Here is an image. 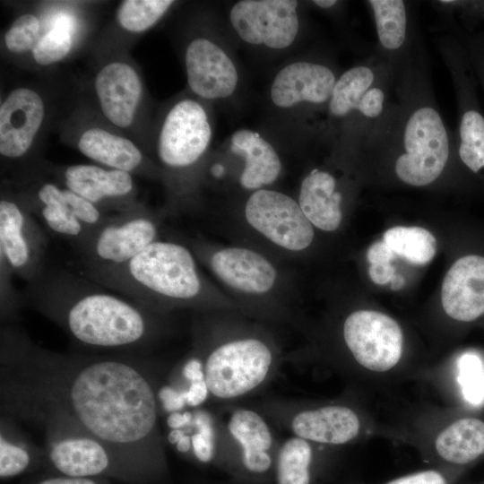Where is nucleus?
<instances>
[{"instance_id": "obj_26", "label": "nucleus", "mask_w": 484, "mask_h": 484, "mask_svg": "<svg viewBox=\"0 0 484 484\" xmlns=\"http://www.w3.org/2000/svg\"><path fill=\"white\" fill-rule=\"evenodd\" d=\"M231 151L243 158L244 167L238 177L240 186L255 192L273 184L281 172V161L274 148L248 129L235 132L231 137Z\"/></svg>"}, {"instance_id": "obj_8", "label": "nucleus", "mask_w": 484, "mask_h": 484, "mask_svg": "<svg viewBox=\"0 0 484 484\" xmlns=\"http://www.w3.org/2000/svg\"><path fill=\"white\" fill-rule=\"evenodd\" d=\"M247 241L242 243L278 261L292 260L315 240V228L298 201L277 190L263 188L247 197L240 219H236ZM239 243V242H238Z\"/></svg>"}, {"instance_id": "obj_29", "label": "nucleus", "mask_w": 484, "mask_h": 484, "mask_svg": "<svg viewBox=\"0 0 484 484\" xmlns=\"http://www.w3.org/2000/svg\"><path fill=\"white\" fill-rule=\"evenodd\" d=\"M24 204H55L69 209L91 231L102 224L108 217L99 208L74 192L57 184L42 181L36 186L23 188L15 194Z\"/></svg>"}, {"instance_id": "obj_35", "label": "nucleus", "mask_w": 484, "mask_h": 484, "mask_svg": "<svg viewBox=\"0 0 484 484\" xmlns=\"http://www.w3.org/2000/svg\"><path fill=\"white\" fill-rule=\"evenodd\" d=\"M458 381L464 399L472 405L484 402V366L479 356L464 353L458 360Z\"/></svg>"}, {"instance_id": "obj_46", "label": "nucleus", "mask_w": 484, "mask_h": 484, "mask_svg": "<svg viewBox=\"0 0 484 484\" xmlns=\"http://www.w3.org/2000/svg\"><path fill=\"white\" fill-rule=\"evenodd\" d=\"M368 274L373 282L385 285L395 277V270L392 263L372 264H369Z\"/></svg>"}, {"instance_id": "obj_32", "label": "nucleus", "mask_w": 484, "mask_h": 484, "mask_svg": "<svg viewBox=\"0 0 484 484\" xmlns=\"http://www.w3.org/2000/svg\"><path fill=\"white\" fill-rule=\"evenodd\" d=\"M383 241L396 255L413 264H426L436 255V240L431 232L420 227H393L384 234Z\"/></svg>"}, {"instance_id": "obj_40", "label": "nucleus", "mask_w": 484, "mask_h": 484, "mask_svg": "<svg viewBox=\"0 0 484 484\" xmlns=\"http://www.w3.org/2000/svg\"><path fill=\"white\" fill-rule=\"evenodd\" d=\"M384 484H452V477L445 467L433 468L408 473Z\"/></svg>"}, {"instance_id": "obj_44", "label": "nucleus", "mask_w": 484, "mask_h": 484, "mask_svg": "<svg viewBox=\"0 0 484 484\" xmlns=\"http://www.w3.org/2000/svg\"><path fill=\"white\" fill-rule=\"evenodd\" d=\"M31 484H108L104 478H75L54 473Z\"/></svg>"}, {"instance_id": "obj_34", "label": "nucleus", "mask_w": 484, "mask_h": 484, "mask_svg": "<svg viewBox=\"0 0 484 484\" xmlns=\"http://www.w3.org/2000/svg\"><path fill=\"white\" fill-rule=\"evenodd\" d=\"M174 4L169 0H125L119 5L117 20L130 32H143L151 28Z\"/></svg>"}, {"instance_id": "obj_11", "label": "nucleus", "mask_w": 484, "mask_h": 484, "mask_svg": "<svg viewBox=\"0 0 484 484\" xmlns=\"http://www.w3.org/2000/svg\"><path fill=\"white\" fill-rule=\"evenodd\" d=\"M44 434L43 460L54 473L75 478H117L140 482L119 456L99 439L57 422L39 426Z\"/></svg>"}, {"instance_id": "obj_49", "label": "nucleus", "mask_w": 484, "mask_h": 484, "mask_svg": "<svg viewBox=\"0 0 484 484\" xmlns=\"http://www.w3.org/2000/svg\"><path fill=\"white\" fill-rule=\"evenodd\" d=\"M186 432L187 430L186 428L171 429L168 435V441L171 445H176L181 439V437L186 434Z\"/></svg>"}, {"instance_id": "obj_9", "label": "nucleus", "mask_w": 484, "mask_h": 484, "mask_svg": "<svg viewBox=\"0 0 484 484\" xmlns=\"http://www.w3.org/2000/svg\"><path fill=\"white\" fill-rule=\"evenodd\" d=\"M163 218L146 207H134L108 216L74 246L88 276L117 268L160 238Z\"/></svg>"}, {"instance_id": "obj_14", "label": "nucleus", "mask_w": 484, "mask_h": 484, "mask_svg": "<svg viewBox=\"0 0 484 484\" xmlns=\"http://www.w3.org/2000/svg\"><path fill=\"white\" fill-rule=\"evenodd\" d=\"M212 129L203 108L193 99L176 103L167 114L158 141L162 165L173 170L189 169L208 148Z\"/></svg>"}, {"instance_id": "obj_2", "label": "nucleus", "mask_w": 484, "mask_h": 484, "mask_svg": "<svg viewBox=\"0 0 484 484\" xmlns=\"http://www.w3.org/2000/svg\"><path fill=\"white\" fill-rule=\"evenodd\" d=\"M362 151L391 159L393 176L415 187L436 183L455 156L454 131L436 102L421 33L394 69L390 108Z\"/></svg>"}, {"instance_id": "obj_39", "label": "nucleus", "mask_w": 484, "mask_h": 484, "mask_svg": "<svg viewBox=\"0 0 484 484\" xmlns=\"http://www.w3.org/2000/svg\"><path fill=\"white\" fill-rule=\"evenodd\" d=\"M462 43L484 92V30L464 31L455 27L448 28Z\"/></svg>"}, {"instance_id": "obj_7", "label": "nucleus", "mask_w": 484, "mask_h": 484, "mask_svg": "<svg viewBox=\"0 0 484 484\" xmlns=\"http://www.w3.org/2000/svg\"><path fill=\"white\" fill-rule=\"evenodd\" d=\"M393 86V69L375 52L338 77L327 108L333 120L346 123L355 151H362L385 118Z\"/></svg>"}, {"instance_id": "obj_27", "label": "nucleus", "mask_w": 484, "mask_h": 484, "mask_svg": "<svg viewBox=\"0 0 484 484\" xmlns=\"http://www.w3.org/2000/svg\"><path fill=\"white\" fill-rule=\"evenodd\" d=\"M85 157L109 169L129 173L142 171L144 158L141 150L129 139L100 127L85 130L77 142Z\"/></svg>"}, {"instance_id": "obj_42", "label": "nucleus", "mask_w": 484, "mask_h": 484, "mask_svg": "<svg viewBox=\"0 0 484 484\" xmlns=\"http://www.w3.org/2000/svg\"><path fill=\"white\" fill-rule=\"evenodd\" d=\"M182 376L190 382L204 379L203 364L199 353L193 348L181 367Z\"/></svg>"}, {"instance_id": "obj_47", "label": "nucleus", "mask_w": 484, "mask_h": 484, "mask_svg": "<svg viewBox=\"0 0 484 484\" xmlns=\"http://www.w3.org/2000/svg\"><path fill=\"white\" fill-rule=\"evenodd\" d=\"M193 422V412L176 411L169 413L167 418V424L171 429L186 428Z\"/></svg>"}, {"instance_id": "obj_30", "label": "nucleus", "mask_w": 484, "mask_h": 484, "mask_svg": "<svg viewBox=\"0 0 484 484\" xmlns=\"http://www.w3.org/2000/svg\"><path fill=\"white\" fill-rule=\"evenodd\" d=\"M11 417L1 413L0 477L6 480L19 476L43 459L39 450L24 435Z\"/></svg>"}, {"instance_id": "obj_21", "label": "nucleus", "mask_w": 484, "mask_h": 484, "mask_svg": "<svg viewBox=\"0 0 484 484\" xmlns=\"http://www.w3.org/2000/svg\"><path fill=\"white\" fill-rule=\"evenodd\" d=\"M94 88L105 117L118 127H128L134 119L143 93L136 70L125 62H109L97 73Z\"/></svg>"}, {"instance_id": "obj_13", "label": "nucleus", "mask_w": 484, "mask_h": 484, "mask_svg": "<svg viewBox=\"0 0 484 484\" xmlns=\"http://www.w3.org/2000/svg\"><path fill=\"white\" fill-rule=\"evenodd\" d=\"M342 338L354 360L372 372H387L401 360L403 335L398 323L375 310L359 309L348 315Z\"/></svg>"}, {"instance_id": "obj_20", "label": "nucleus", "mask_w": 484, "mask_h": 484, "mask_svg": "<svg viewBox=\"0 0 484 484\" xmlns=\"http://www.w3.org/2000/svg\"><path fill=\"white\" fill-rule=\"evenodd\" d=\"M338 77L329 65L314 61H298L282 68L272 88V102L280 108L299 103L327 105Z\"/></svg>"}, {"instance_id": "obj_19", "label": "nucleus", "mask_w": 484, "mask_h": 484, "mask_svg": "<svg viewBox=\"0 0 484 484\" xmlns=\"http://www.w3.org/2000/svg\"><path fill=\"white\" fill-rule=\"evenodd\" d=\"M185 64L190 89L208 99L231 95L238 83L237 69L218 45L207 39H195L186 50Z\"/></svg>"}, {"instance_id": "obj_33", "label": "nucleus", "mask_w": 484, "mask_h": 484, "mask_svg": "<svg viewBox=\"0 0 484 484\" xmlns=\"http://www.w3.org/2000/svg\"><path fill=\"white\" fill-rule=\"evenodd\" d=\"M74 21L72 17L61 14L54 21L53 27L32 49V56L37 64L47 66L64 59L73 46V30Z\"/></svg>"}, {"instance_id": "obj_17", "label": "nucleus", "mask_w": 484, "mask_h": 484, "mask_svg": "<svg viewBox=\"0 0 484 484\" xmlns=\"http://www.w3.org/2000/svg\"><path fill=\"white\" fill-rule=\"evenodd\" d=\"M41 96L32 89L13 90L0 106V153L16 160L30 150L45 117Z\"/></svg>"}, {"instance_id": "obj_1", "label": "nucleus", "mask_w": 484, "mask_h": 484, "mask_svg": "<svg viewBox=\"0 0 484 484\" xmlns=\"http://www.w3.org/2000/svg\"><path fill=\"white\" fill-rule=\"evenodd\" d=\"M153 367L132 354L51 350L16 326L0 335L1 413L74 427L108 445L139 481L166 466Z\"/></svg>"}, {"instance_id": "obj_48", "label": "nucleus", "mask_w": 484, "mask_h": 484, "mask_svg": "<svg viewBox=\"0 0 484 484\" xmlns=\"http://www.w3.org/2000/svg\"><path fill=\"white\" fill-rule=\"evenodd\" d=\"M175 445L178 452L188 453L192 448L191 435L186 434Z\"/></svg>"}, {"instance_id": "obj_50", "label": "nucleus", "mask_w": 484, "mask_h": 484, "mask_svg": "<svg viewBox=\"0 0 484 484\" xmlns=\"http://www.w3.org/2000/svg\"><path fill=\"white\" fill-rule=\"evenodd\" d=\"M315 6L322 8V9H329L335 5L338 1L335 0H314L312 2Z\"/></svg>"}, {"instance_id": "obj_12", "label": "nucleus", "mask_w": 484, "mask_h": 484, "mask_svg": "<svg viewBox=\"0 0 484 484\" xmlns=\"http://www.w3.org/2000/svg\"><path fill=\"white\" fill-rule=\"evenodd\" d=\"M48 238L39 220L15 194L0 200V267L31 282L46 271Z\"/></svg>"}, {"instance_id": "obj_43", "label": "nucleus", "mask_w": 484, "mask_h": 484, "mask_svg": "<svg viewBox=\"0 0 484 484\" xmlns=\"http://www.w3.org/2000/svg\"><path fill=\"white\" fill-rule=\"evenodd\" d=\"M210 394L205 379L190 382L186 388V406L195 408L205 402Z\"/></svg>"}, {"instance_id": "obj_28", "label": "nucleus", "mask_w": 484, "mask_h": 484, "mask_svg": "<svg viewBox=\"0 0 484 484\" xmlns=\"http://www.w3.org/2000/svg\"><path fill=\"white\" fill-rule=\"evenodd\" d=\"M434 450L445 465H465L484 454V422L462 418L443 428L436 436Z\"/></svg>"}, {"instance_id": "obj_41", "label": "nucleus", "mask_w": 484, "mask_h": 484, "mask_svg": "<svg viewBox=\"0 0 484 484\" xmlns=\"http://www.w3.org/2000/svg\"><path fill=\"white\" fill-rule=\"evenodd\" d=\"M158 402L169 413L180 411L186 406V389L164 385L158 389Z\"/></svg>"}, {"instance_id": "obj_6", "label": "nucleus", "mask_w": 484, "mask_h": 484, "mask_svg": "<svg viewBox=\"0 0 484 484\" xmlns=\"http://www.w3.org/2000/svg\"><path fill=\"white\" fill-rule=\"evenodd\" d=\"M186 243L242 314L264 319L289 314L293 277L277 259L238 242L219 245L188 239Z\"/></svg>"}, {"instance_id": "obj_37", "label": "nucleus", "mask_w": 484, "mask_h": 484, "mask_svg": "<svg viewBox=\"0 0 484 484\" xmlns=\"http://www.w3.org/2000/svg\"><path fill=\"white\" fill-rule=\"evenodd\" d=\"M40 23L30 13H25L14 20L4 34V45L13 53L32 50L39 40Z\"/></svg>"}, {"instance_id": "obj_22", "label": "nucleus", "mask_w": 484, "mask_h": 484, "mask_svg": "<svg viewBox=\"0 0 484 484\" xmlns=\"http://www.w3.org/2000/svg\"><path fill=\"white\" fill-rule=\"evenodd\" d=\"M443 308L451 318L473 321L484 314V257L458 259L446 272L441 290Z\"/></svg>"}, {"instance_id": "obj_10", "label": "nucleus", "mask_w": 484, "mask_h": 484, "mask_svg": "<svg viewBox=\"0 0 484 484\" xmlns=\"http://www.w3.org/2000/svg\"><path fill=\"white\" fill-rule=\"evenodd\" d=\"M454 87L457 125L454 131L455 157L473 175L484 171V112L479 82L462 41L446 31L435 39Z\"/></svg>"}, {"instance_id": "obj_24", "label": "nucleus", "mask_w": 484, "mask_h": 484, "mask_svg": "<svg viewBox=\"0 0 484 484\" xmlns=\"http://www.w3.org/2000/svg\"><path fill=\"white\" fill-rule=\"evenodd\" d=\"M227 430L239 449L240 462L246 472L264 475L273 467V436L259 413L249 409L235 410L228 419Z\"/></svg>"}, {"instance_id": "obj_15", "label": "nucleus", "mask_w": 484, "mask_h": 484, "mask_svg": "<svg viewBox=\"0 0 484 484\" xmlns=\"http://www.w3.org/2000/svg\"><path fill=\"white\" fill-rule=\"evenodd\" d=\"M297 7L295 0H242L233 5L229 19L244 41L281 49L298 35Z\"/></svg>"}, {"instance_id": "obj_31", "label": "nucleus", "mask_w": 484, "mask_h": 484, "mask_svg": "<svg viewBox=\"0 0 484 484\" xmlns=\"http://www.w3.org/2000/svg\"><path fill=\"white\" fill-rule=\"evenodd\" d=\"M312 443L291 436L280 446L274 459L276 484H311L314 449Z\"/></svg>"}, {"instance_id": "obj_51", "label": "nucleus", "mask_w": 484, "mask_h": 484, "mask_svg": "<svg viewBox=\"0 0 484 484\" xmlns=\"http://www.w3.org/2000/svg\"><path fill=\"white\" fill-rule=\"evenodd\" d=\"M211 173L216 178L222 177L225 173V168L220 163H215L211 168Z\"/></svg>"}, {"instance_id": "obj_23", "label": "nucleus", "mask_w": 484, "mask_h": 484, "mask_svg": "<svg viewBox=\"0 0 484 484\" xmlns=\"http://www.w3.org/2000/svg\"><path fill=\"white\" fill-rule=\"evenodd\" d=\"M295 436L310 443L343 445L355 439L361 428L359 415L344 405H327L298 411L290 419Z\"/></svg>"}, {"instance_id": "obj_45", "label": "nucleus", "mask_w": 484, "mask_h": 484, "mask_svg": "<svg viewBox=\"0 0 484 484\" xmlns=\"http://www.w3.org/2000/svg\"><path fill=\"white\" fill-rule=\"evenodd\" d=\"M395 256L394 252L384 241L375 242L367 251L369 264L392 263Z\"/></svg>"}, {"instance_id": "obj_4", "label": "nucleus", "mask_w": 484, "mask_h": 484, "mask_svg": "<svg viewBox=\"0 0 484 484\" xmlns=\"http://www.w3.org/2000/svg\"><path fill=\"white\" fill-rule=\"evenodd\" d=\"M199 264L186 242L160 238L126 264L85 277L163 315L186 308L242 314Z\"/></svg>"}, {"instance_id": "obj_16", "label": "nucleus", "mask_w": 484, "mask_h": 484, "mask_svg": "<svg viewBox=\"0 0 484 484\" xmlns=\"http://www.w3.org/2000/svg\"><path fill=\"white\" fill-rule=\"evenodd\" d=\"M59 179L66 188L91 203L101 211L125 212L138 203L132 174L93 164L67 166L60 170Z\"/></svg>"}, {"instance_id": "obj_3", "label": "nucleus", "mask_w": 484, "mask_h": 484, "mask_svg": "<svg viewBox=\"0 0 484 484\" xmlns=\"http://www.w3.org/2000/svg\"><path fill=\"white\" fill-rule=\"evenodd\" d=\"M83 275L51 270L26 283L22 302L58 325L76 344L100 351L146 349L169 330V315L107 290Z\"/></svg>"}, {"instance_id": "obj_38", "label": "nucleus", "mask_w": 484, "mask_h": 484, "mask_svg": "<svg viewBox=\"0 0 484 484\" xmlns=\"http://www.w3.org/2000/svg\"><path fill=\"white\" fill-rule=\"evenodd\" d=\"M192 425L195 432L191 435L192 452L195 459L202 463H209L215 454V430L212 418L203 410L193 412Z\"/></svg>"}, {"instance_id": "obj_5", "label": "nucleus", "mask_w": 484, "mask_h": 484, "mask_svg": "<svg viewBox=\"0 0 484 484\" xmlns=\"http://www.w3.org/2000/svg\"><path fill=\"white\" fill-rule=\"evenodd\" d=\"M194 328V349L203 364L210 394L232 400L254 392L274 369L279 351L272 336L254 324H240L241 313L232 312L229 324L212 325L208 313Z\"/></svg>"}, {"instance_id": "obj_25", "label": "nucleus", "mask_w": 484, "mask_h": 484, "mask_svg": "<svg viewBox=\"0 0 484 484\" xmlns=\"http://www.w3.org/2000/svg\"><path fill=\"white\" fill-rule=\"evenodd\" d=\"M343 200L336 176L315 168L303 178L297 201L315 229L333 232L341 224Z\"/></svg>"}, {"instance_id": "obj_18", "label": "nucleus", "mask_w": 484, "mask_h": 484, "mask_svg": "<svg viewBox=\"0 0 484 484\" xmlns=\"http://www.w3.org/2000/svg\"><path fill=\"white\" fill-rule=\"evenodd\" d=\"M376 28V45L373 51L394 69L410 54L421 33L411 2L369 0Z\"/></svg>"}, {"instance_id": "obj_36", "label": "nucleus", "mask_w": 484, "mask_h": 484, "mask_svg": "<svg viewBox=\"0 0 484 484\" xmlns=\"http://www.w3.org/2000/svg\"><path fill=\"white\" fill-rule=\"evenodd\" d=\"M430 4L438 11L451 18H458L460 25L449 24L464 31H475L484 23V0L432 1Z\"/></svg>"}]
</instances>
